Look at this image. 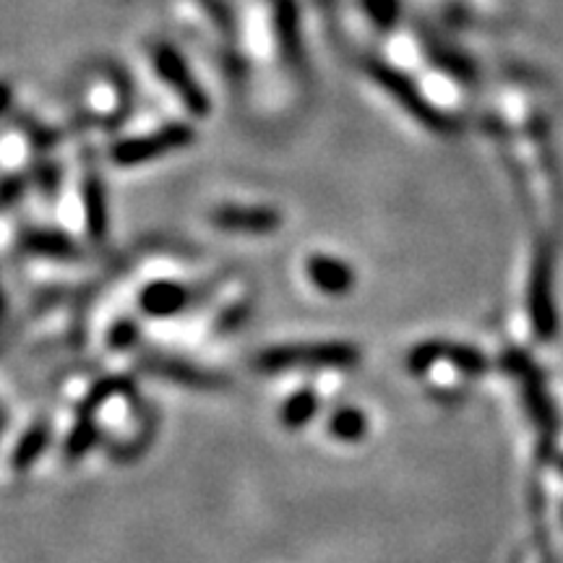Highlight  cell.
<instances>
[{
    "mask_svg": "<svg viewBox=\"0 0 563 563\" xmlns=\"http://www.w3.org/2000/svg\"><path fill=\"white\" fill-rule=\"evenodd\" d=\"M371 76L376 78L386 95L395 97V100L402 104V108L408 110L412 117L423 121L425 128H430V130H449L451 128L449 117L443 113H438L436 108H430V102L425 100L421 91L412 87V82L408 76H402L399 71L386 68V65H371Z\"/></svg>",
    "mask_w": 563,
    "mask_h": 563,
    "instance_id": "obj_4",
    "label": "cell"
},
{
    "mask_svg": "<svg viewBox=\"0 0 563 563\" xmlns=\"http://www.w3.org/2000/svg\"><path fill=\"white\" fill-rule=\"evenodd\" d=\"M154 376L170 378V381L191 386V389H212V386H220L222 381L217 373H209L196 368L191 363H180V360H154V363L147 365Z\"/></svg>",
    "mask_w": 563,
    "mask_h": 563,
    "instance_id": "obj_11",
    "label": "cell"
},
{
    "mask_svg": "<svg viewBox=\"0 0 563 563\" xmlns=\"http://www.w3.org/2000/svg\"><path fill=\"white\" fill-rule=\"evenodd\" d=\"M136 339H139V326L128 318L117 321V324L108 334V342L113 350H128V347L136 345Z\"/></svg>",
    "mask_w": 563,
    "mask_h": 563,
    "instance_id": "obj_17",
    "label": "cell"
},
{
    "mask_svg": "<svg viewBox=\"0 0 563 563\" xmlns=\"http://www.w3.org/2000/svg\"><path fill=\"white\" fill-rule=\"evenodd\" d=\"M154 63H157V71H160V76L165 78L170 87L178 91V97L186 102V108L196 115H204L209 110L204 91L196 87V78L191 76V71H188V65L183 63L178 52L167 48V45H162V48L157 50Z\"/></svg>",
    "mask_w": 563,
    "mask_h": 563,
    "instance_id": "obj_7",
    "label": "cell"
},
{
    "mask_svg": "<svg viewBox=\"0 0 563 563\" xmlns=\"http://www.w3.org/2000/svg\"><path fill=\"white\" fill-rule=\"evenodd\" d=\"M191 303V290L175 279H154L139 292V308L149 318H173Z\"/></svg>",
    "mask_w": 563,
    "mask_h": 563,
    "instance_id": "obj_8",
    "label": "cell"
},
{
    "mask_svg": "<svg viewBox=\"0 0 563 563\" xmlns=\"http://www.w3.org/2000/svg\"><path fill=\"white\" fill-rule=\"evenodd\" d=\"M360 363V350L350 342H295L261 350L253 368L282 373L290 368H352Z\"/></svg>",
    "mask_w": 563,
    "mask_h": 563,
    "instance_id": "obj_1",
    "label": "cell"
},
{
    "mask_svg": "<svg viewBox=\"0 0 563 563\" xmlns=\"http://www.w3.org/2000/svg\"><path fill=\"white\" fill-rule=\"evenodd\" d=\"M561 470H563V462H561Z\"/></svg>",
    "mask_w": 563,
    "mask_h": 563,
    "instance_id": "obj_18",
    "label": "cell"
},
{
    "mask_svg": "<svg viewBox=\"0 0 563 563\" xmlns=\"http://www.w3.org/2000/svg\"><path fill=\"white\" fill-rule=\"evenodd\" d=\"M326 430L342 443H360L368 436L371 423L368 415L360 408H339L334 410L329 421H326Z\"/></svg>",
    "mask_w": 563,
    "mask_h": 563,
    "instance_id": "obj_12",
    "label": "cell"
},
{
    "mask_svg": "<svg viewBox=\"0 0 563 563\" xmlns=\"http://www.w3.org/2000/svg\"><path fill=\"white\" fill-rule=\"evenodd\" d=\"M22 246L26 253L39 259L74 261L82 257V248L76 246V240L61 230H52V227H32V230L24 235Z\"/></svg>",
    "mask_w": 563,
    "mask_h": 563,
    "instance_id": "obj_10",
    "label": "cell"
},
{
    "mask_svg": "<svg viewBox=\"0 0 563 563\" xmlns=\"http://www.w3.org/2000/svg\"><path fill=\"white\" fill-rule=\"evenodd\" d=\"M318 412V395L313 389H300L295 395L287 397V402L282 404V425L287 430H300L316 417Z\"/></svg>",
    "mask_w": 563,
    "mask_h": 563,
    "instance_id": "obj_14",
    "label": "cell"
},
{
    "mask_svg": "<svg viewBox=\"0 0 563 563\" xmlns=\"http://www.w3.org/2000/svg\"><path fill=\"white\" fill-rule=\"evenodd\" d=\"M48 443H50V425L48 423L32 425V428L18 438L16 449H13L11 454L13 470H29L32 464L42 456V451L48 449Z\"/></svg>",
    "mask_w": 563,
    "mask_h": 563,
    "instance_id": "obj_13",
    "label": "cell"
},
{
    "mask_svg": "<svg viewBox=\"0 0 563 563\" xmlns=\"http://www.w3.org/2000/svg\"><path fill=\"white\" fill-rule=\"evenodd\" d=\"M436 363L454 365V368L467 373V376H480V373L488 371V358L470 345L447 342V339H428V342H421L410 350L408 365L412 373L430 371Z\"/></svg>",
    "mask_w": 563,
    "mask_h": 563,
    "instance_id": "obj_3",
    "label": "cell"
},
{
    "mask_svg": "<svg viewBox=\"0 0 563 563\" xmlns=\"http://www.w3.org/2000/svg\"><path fill=\"white\" fill-rule=\"evenodd\" d=\"M212 222L225 233L272 235L279 230L282 214L270 207H220L212 212Z\"/></svg>",
    "mask_w": 563,
    "mask_h": 563,
    "instance_id": "obj_5",
    "label": "cell"
},
{
    "mask_svg": "<svg viewBox=\"0 0 563 563\" xmlns=\"http://www.w3.org/2000/svg\"><path fill=\"white\" fill-rule=\"evenodd\" d=\"M84 207H87L89 235L95 240H102L108 235V199H104V191L97 178L84 183Z\"/></svg>",
    "mask_w": 563,
    "mask_h": 563,
    "instance_id": "obj_15",
    "label": "cell"
},
{
    "mask_svg": "<svg viewBox=\"0 0 563 563\" xmlns=\"http://www.w3.org/2000/svg\"><path fill=\"white\" fill-rule=\"evenodd\" d=\"M97 443V425L95 417H78L74 430L68 434V441H65V454L74 460V456L87 454V451Z\"/></svg>",
    "mask_w": 563,
    "mask_h": 563,
    "instance_id": "obj_16",
    "label": "cell"
},
{
    "mask_svg": "<svg viewBox=\"0 0 563 563\" xmlns=\"http://www.w3.org/2000/svg\"><path fill=\"white\" fill-rule=\"evenodd\" d=\"M529 313H533V324L540 337H551L555 331V308L551 295V264L548 257H538L533 266V279H529Z\"/></svg>",
    "mask_w": 563,
    "mask_h": 563,
    "instance_id": "obj_9",
    "label": "cell"
},
{
    "mask_svg": "<svg viewBox=\"0 0 563 563\" xmlns=\"http://www.w3.org/2000/svg\"><path fill=\"white\" fill-rule=\"evenodd\" d=\"M191 141H193V128L186 126V123H173V126L154 130V134L121 141L113 149V162L121 167H134V165H141V162H152L157 157L178 152V149L188 147Z\"/></svg>",
    "mask_w": 563,
    "mask_h": 563,
    "instance_id": "obj_2",
    "label": "cell"
},
{
    "mask_svg": "<svg viewBox=\"0 0 563 563\" xmlns=\"http://www.w3.org/2000/svg\"><path fill=\"white\" fill-rule=\"evenodd\" d=\"M305 277L318 292L329 295V298H345L358 285L355 270L347 261L326 257V253H313L305 259Z\"/></svg>",
    "mask_w": 563,
    "mask_h": 563,
    "instance_id": "obj_6",
    "label": "cell"
}]
</instances>
